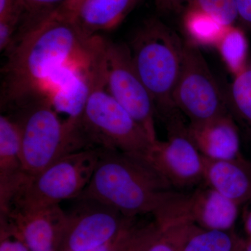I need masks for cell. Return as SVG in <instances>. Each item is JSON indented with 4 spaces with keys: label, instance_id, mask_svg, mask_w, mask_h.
I'll return each instance as SVG.
<instances>
[{
    "label": "cell",
    "instance_id": "f546056e",
    "mask_svg": "<svg viewBox=\"0 0 251 251\" xmlns=\"http://www.w3.org/2000/svg\"><path fill=\"white\" fill-rule=\"evenodd\" d=\"M82 1V0H67L57 11L63 16L70 19V16Z\"/></svg>",
    "mask_w": 251,
    "mask_h": 251
},
{
    "label": "cell",
    "instance_id": "cb8c5ba5",
    "mask_svg": "<svg viewBox=\"0 0 251 251\" xmlns=\"http://www.w3.org/2000/svg\"><path fill=\"white\" fill-rule=\"evenodd\" d=\"M67 0H18L23 10L18 32L26 30L58 10Z\"/></svg>",
    "mask_w": 251,
    "mask_h": 251
},
{
    "label": "cell",
    "instance_id": "8992f818",
    "mask_svg": "<svg viewBox=\"0 0 251 251\" xmlns=\"http://www.w3.org/2000/svg\"><path fill=\"white\" fill-rule=\"evenodd\" d=\"M99 156L100 148H97L79 150L61 157L27 178L9 211L12 208L40 207L59 204L65 200L77 199L90 183Z\"/></svg>",
    "mask_w": 251,
    "mask_h": 251
},
{
    "label": "cell",
    "instance_id": "ffe728a7",
    "mask_svg": "<svg viewBox=\"0 0 251 251\" xmlns=\"http://www.w3.org/2000/svg\"><path fill=\"white\" fill-rule=\"evenodd\" d=\"M246 242L233 230L206 229L198 227L182 251H244Z\"/></svg>",
    "mask_w": 251,
    "mask_h": 251
},
{
    "label": "cell",
    "instance_id": "277c9868",
    "mask_svg": "<svg viewBox=\"0 0 251 251\" xmlns=\"http://www.w3.org/2000/svg\"><path fill=\"white\" fill-rule=\"evenodd\" d=\"M90 64L92 89L80 120L89 145L146 156L154 143L105 87L103 44L96 50Z\"/></svg>",
    "mask_w": 251,
    "mask_h": 251
},
{
    "label": "cell",
    "instance_id": "7402d4cb",
    "mask_svg": "<svg viewBox=\"0 0 251 251\" xmlns=\"http://www.w3.org/2000/svg\"><path fill=\"white\" fill-rule=\"evenodd\" d=\"M198 227L186 222L166 226L147 251H182L185 244Z\"/></svg>",
    "mask_w": 251,
    "mask_h": 251
},
{
    "label": "cell",
    "instance_id": "9a60e30c",
    "mask_svg": "<svg viewBox=\"0 0 251 251\" xmlns=\"http://www.w3.org/2000/svg\"><path fill=\"white\" fill-rule=\"evenodd\" d=\"M188 132L198 151L206 158L229 160L242 156L237 126L229 113L190 123Z\"/></svg>",
    "mask_w": 251,
    "mask_h": 251
},
{
    "label": "cell",
    "instance_id": "ac0fdd59",
    "mask_svg": "<svg viewBox=\"0 0 251 251\" xmlns=\"http://www.w3.org/2000/svg\"><path fill=\"white\" fill-rule=\"evenodd\" d=\"M216 48L234 76L247 69L249 43L245 33L240 28L234 25L226 27Z\"/></svg>",
    "mask_w": 251,
    "mask_h": 251
},
{
    "label": "cell",
    "instance_id": "484cf974",
    "mask_svg": "<svg viewBox=\"0 0 251 251\" xmlns=\"http://www.w3.org/2000/svg\"><path fill=\"white\" fill-rule=\"evenodd\" d=\"M0 251H30L2 220H0Z\"/></svg>",
    "mask_w": 251,
    "mask_h": 251
},
{
    "label": "cell",
    "instance_id": "3957f363",
    "mask_svg": "<svg viewBox=\"0 0 251 251\" xmlns=\"http://www.w3.org/2000/svg\"><path fill=\"white\" fill-rule=\"evenodd\" d=\"M9 110L21 129L23 165L28 177L68 153L90 148L78 124L62 121L46 93Z\"/></svg>",
    "mask_w": 251,
    "mask_h": 251
},
{
    "label": "cell",
    "instance_id": "44dd1931",
    "mask_svg": "<svg viewBox=\"0 0 251 251\" xmlns=\"http://www.w3.org/2000/svg\"><path fill=\"white\" fill-rule=\"evenodd\" d=\"M163 227L156 220L139 224L135 221L122 232L107 251H147L161 234Z\"/></svg>",
    "mask_w": 251,
    "mask_h": 251
},
{
    "label": "cell",
    "instance_id": "5bb4252c",
    "mask_svg": "<svg viewBox=\"0 0 251 251\" xmlns=\"http://www.w3.org/2000/svg\"><path fill=\"white\" fill-rule=\"evenodd\" d=\"M27 178L19 126L12 117L3 114L0 116V214L9 211Z\"/></svg>",
    "mask_w": 251,
    "mask_h": 251
},
{
    "label": "cell",
    "instance_id": "d4e9b609",
    "mask_svg": "<svg viewBox=\"0 0 251 251\" xmlns=\"http://www.w3.org/2000/svg\"><path fill=\"white\" fill-rule=\"evenodd\" d=\"M231 100L238 115L251 126V68L235 76L231 87Z\"/></svg>",
    "mask_w": 251,
    "mask_h": 251
},
{
    "label": "cell",
    "instance_id": "836d02e7",
    "mask_svg": "<svg viewBox=\"0 0 251 251\" xmlns=\"http://www.w3.org/2000/svg\"><path fill=\"white\" fill-rule=\"evenodd\" d=\"M46 251H57V249L54 248V249H50V250Z\"/></svg>",
    "mask_w": 251,
    "mask_h": 251
},
{
    "label": "cell",
    "instance_id": "30bf717a",
    "mask_svg": "<svg viewBox=\"0 0 251 251\" xmlns=\"http://www.w3.org/2000/svg\"><path fill=\"white\" fill-rule=\"evenodd\" d=\"M166 122L168 139L158 140L145 157L173 187H193L203 181V156L177 113Z\"/></svg>",
    "mask_w": 251,
    "mask_h": 251
},
{
    "label": "cell",
    "instance_id": "2e32d148",
    "mask_svg": "<svg viewBox=\"0 0 251 251\" xmlns=\"http://www.w3.org/2000/svg\"><path fill=\"white\" fill-rule=\"evenodd\" d=\"M203 181L237 205L251 201V165L242 156L213 160L203 156Z\"/></svg>",
    "mask_w": 251,
    "mask_h": 251
},
{
    "label": "cell",
    "instance_id": "7c38bea8",
    "mask_svg": "<svg viewBox=\"0 0 251 251\" xmlns=\"http://www.w3.org/2000/svg\"><path fill=\"white\" fill-rule=\"evenodd\" d=\"M10 229L30 251L57 249L67 219L59 204L34 208H12L0 214Z\"/></svg>",
    "mask_w": 251,
    "mask_h": 251
},
{
    "label": "cell",
    "instance_id": "4fadbf2b",
    "mask_svg": "<svg viewBox=\"0 0 251 251\" xmlns=\"http://www.w3.org/2000/svg\"><path fill=\"white\" fill-rule=\"evenodd\" d=\"M90 59L85 63H72L59 69L50 78L46 93L57 112L66 120L79 123L92 89Z\"/></svg>",
    "mask_w": 251,
    "mask_h": 251
},
{
    "label": "cell",
    "instance_id": "6da1fadb",
    "mask_svg": "<svg viewBox=\"0 0 251 251\" xmlns=\"http://www.w3.org/2000/svg\"><path fill=\"white\" fill-rule=\"evenodd\" d=\"M94 40L84 39L72 20L57 11L16 34L1 70V108L9 110L45 93L60 68L88 61Z\"/></svg>",
    "mask_w": 251,
    "mask_h": 251
},
{
    "label": "cell",
    "instance_id": "d6986e66",
    "mask_svg": "<svg viewBox=\"0 0 251 251\" xmlns=\"http://www.w3.org/2000/svg\"><path fill=\"white\" fill-rule=\"evenodd\" d=\"M183 25L193 45L214 47L227 27L205 13L191 8L185 11Z\"/></svg>",
    "mask_w": 251,
    "mask_h": 251
},
{
    "label": "cell",
    "instance_id": "ba28073f",
    "mask_svg": "<svg viewBox=\"0 0 251 251\" xmlns=\"http://www.w3.org/2000/svg\"><path fill=\"white\" fill-rule=\"evenodd\" d=\"M175 107L200 123L228 113L210 69L197 46L185 43L181 73L173 93Z\"/></svg>",
    "mask_w": 251,
    "mask_h": 251
},
{
    "label": "cell",
    "instance_id": "83f0119b",
    "mask_svg": "<svg viewBox=\"0 0 251 251\" xmlns=\"http://www.w3.org/2000/svg\"><path fill=\"white\" fill-rule=\"evenodd\" d=\"M190 0H155L157 9L162 12H173L186 7Z\"/></svg>",
    "mask_w": 251,
    "mask_h": 251
},
{
    "label": "cell",
    "instance_id": "9c48e42d",
    "mask_svg": "<svg viewBox=\"0 0 251 251\" xmlns=\"http://www.w3.org/2000/svg\"><path fill=\"white\" fill-rule=\"evenodd\" d=\"M67 212L57 251H88L116 239L136 221L94 200H75Z\"/></svg>",
    "mask_w": 251,
    "mask_h": 251
},
{
    "label": "cell",
    "instance_id": "8fae6325",
    "mask_svg": "<svg viewBox=\"0 0 251 251\" xmlns=\"http://www.w3.org/2000/svg\"><path fill=\"white\" fill-rule=\"evenodd\" d=\"M239 206L206 186L186 194L175 191L154 219L163 227L186 222L203 229L232 230Z\"/></svg>",
    "mask_w": 251,
    "mask_h": 251
},
{
    "label": "cell",
    "instance_id": "d6a6232c",
    "mask_svg": "<svg viewBox=\"0 0 251 251\" xmlns=\"http://www.w3.org/2000/svg\"><path fill=\"white\" fill-rule=\"evenodd\" d=\"M244 251H251V241H247L245 248H244Z\"/></svg>",
    "mask_w": 251,
    "mask_h": 251
},
{
    "label": "cell",
    "instance_id": "603a6c76",
    "mask_svg": "<svg viewBox=\"0 0 251 251\" xmlns=\"http://www.w3.org/2000/svg\"><path fill=\"white\" fill-rule=\"evenodd\" d=\"M186 8L202 11L225 27L233 26L238 20L234 0H190Z\"/></svg>",
    "mask_w": 251,
    "mask_h": 251
},
{
    "label": "cell",
    "instance_id": "4dcf8cb0",
    "mask_svg": "<svg viewBox=\"0 0 251 251\" xmlns=\"http://www.w3.org/2000/svg\"><path fill=\"white\" fill-rule=\"evenodd\" d=\"M244 225L246 233L249 237L248 240L251 241V206L244 216Z\"/></svg>",
    "mask_w": 251,
    "mask_h": 251
},
{
    "label": "cell",
    "instance_id": "e0dca14e",
    "mask_svg": "<svg viewBox=\"0 0 251 251\" xmlns=\"http://www.w3.org/2000/svg\"><path fill=\"white\" fill-rule=\"evenodd\" d=\"M138 0H82L70 19L84 39L118 27Z\"/></svg>",
    "mask_w": 251,
    "mask_h": 251
},
{
    "label": "cell",
    "instance_id": "7a4b0ae2",
    "mask_svg": "<svg viewBox=\"0 0 251 251\" xmlns=\"http://www.w3.org/2000/svg\"><path fill=\"white\" fill-rule=\"evenodd\" d=\"M100 148L95 171L77 199H90L137 218L164 209L175 191L151 163L140 155Z\"/></svg>",
    "mask_w": 251,
    "mask_h": 251
},
{
    "label": "cell",
    "instance_id": "5b68a950",
    "mask_svg": "<svg viewBox=\"0 0 251 251\" xmlns=\"http://www.w3.org/2000/svg\"><path fill=\"white\" fill-rule=\"evenodd\" d=\"M184 45L173 29L158 20L150 19L128 46L135 70L152 97L156 113L165 121L179 111L173 93L182 67Z\"/></svg>",
    "mask_w": 251,
    "mask_h": 251
},
{
    "label": "cell",
    "instance_id": "f1b7e54d",
    "mask_svg": "<svg viewBox=\"0 0 251 251\" xmlns=\"http://www.w3.org/2000/svg\"><path fill=\"white\" fill-rule=\"evenodd\" d=\"M14 14H21L23 16L18 0H0V18Z\"/></svg>",
    "mask_w": 251,
    "mask_h": 251
},
{
    "label": "cell",
    "instance_id": "1f68e13d",
    "mask_svg": "<svg viewBox=\"0 0 251 251\" xmlns=\"http://www.w3.org/2000/svg\"><path fill=\"white\" fill-rule=\"evenodd\" d=\"M120 236V235H119ZM118 236V237H119ZM117 237L116 239H114V240L111 241L108 243V244H105V245L102 246V247L97 248V249H93V250L88 251H107L110 249V247H112V244H114V242H115V240L118 238Z\"/></svg>",
    "mask_w": 251,
    "mask_h": 251
},
{
    "label": "cell",
    "instance_id": "52a82bcc",
    "mask_svg": "<svg viewBox=\"0 0 251 251\" xmlns=\"http://www.w3.org/2000/svg\"><path fill=\"white\" fill-rule=\"evenodd\" d=\"M103 67L106 90L156 143V107L135 70L129 46L104 39Z\"/></svg>",
    "mask_w": 251,
    "mask_h": 251
},
{
    "label": "cell",
    "instance_id": "4316f807",
    "mask_svg": "<svg viewBox=\"0 0 251 251\" xmlns=\"http://www.w3.org/2000/svg\"><path fill=\"white\" fill-rule=\"evenodd\" d=\"M237 10L238 19L251 27V0H234Z\"/></svg>",
    "mask_w": 251,
    "mask_h": 251
}]
</instances>
